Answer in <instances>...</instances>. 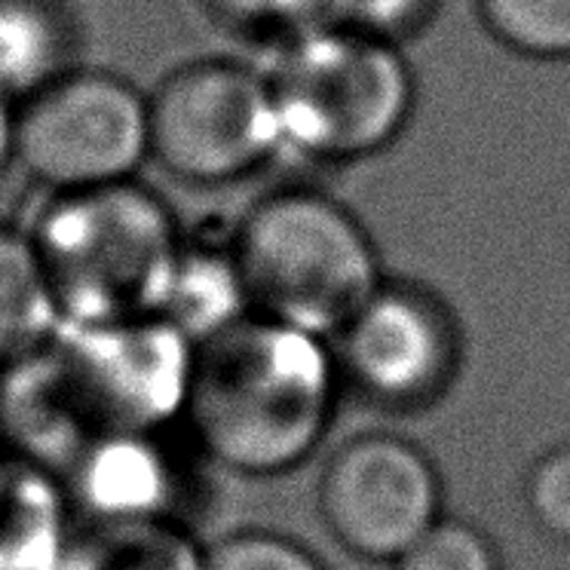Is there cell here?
Here are the masks:
<instances>
[{
    "label": "cell",
    "instance_id": "6da1fadb",
    "mask_svg": "<svg viewBox=\"0 0 570 570\" xmlns=\"http://www.w3.org/2000/svg\"><path fill=\"white\" fill-rule=\"evenodd\" d=\"M194 344L160 316L71 325L0 368V439L56 479L105 439L181 423Z\"/></svg>",
    "mask_w": 570,
    "mask_h": 570
},
{
    "label": "cell",
    "instance_id": "7a4b0ae2",
    "mask_svg": "<svg viewBox=\"0 0 570 570\" xmlns=\"http://www.w3.org/2000/svg\"><path fill=\"white\" fill-rule=\"evenodd\" d=\"M337 384L332 341L248 313L194 347L181 423L199 458L215 466L279 475L325 439Z\"/></svg>",
    "mask_w": 570,
    "mask_h": 570
},
{
    "label": "cell",
    "instance_id": "3957f363",
    "mask_svg": "<svg viewBox=\"0 0 570 570\" xmlns=\"http://www.w3.org/2000/svg\"><path fill=\"white\" fill-rule=\"evenodd\" d=\"M28 234L71 325L160 316L187 243L169 203L138 178L50 194Z\"/></svg>",
    "mask_w": 570,
    "mask_h": 570
},
{
    "label": "cell",
    "instance_id": "277c9868",
    "mask_svg": "<svg viewBox=\"0 0 570 570\" xmlns=\"http://www.w3.org/2000/svg\"><path fill=\"white\" fill-rule=\"evenodd\" d=\"M252 313L325 341L384 283L381 255L356 212L316 187H276L230 236Z\"/></svg>",
    "mask_w": 570,
    "mask_h": 570
},
{
    "label": "cell",
    "instance_id": "5b68a950",
    "mask_svg": "<svg viewBox=\"0 0 570 570\" xmlns=\"http://www.w3.org/2000/svg\"><path fill=\"white\" fill-rule=\"evenodd\" d=\"M267 77L283 145L316 163L384 154L417 108V77L402 47L332 22L285 38Z\"/></svg>",
    "mask_w": 570,
    "mask_h": 570
},
{
    "label": "cell",
    "instance_id": "8992f818",
    "mask_svg": "<svg viewBox=\"0 0 570 570\" xmlns=\"http://www.w3.org/2000/svg\"><path fill=\"white\" fill-rule=\"evenodd\" d=\"M148 105L150 160L185 185H234L285 148L271 77L239 59L178 65Z\"/></svg>",
    "mask_w": 570,
    "mask_h": 570
},
{
    "label": "cell",
    "instance_id": "52a82bcc",
    "mask_svg": "<svg viewBox=\"0 0 570 570\" xmlns=\"http://www.w3.org/2000/svg\"><path fill=\"white\" fill-rule=\"evenodd\" d=\"M150 160L148 92L75 65L16 105V163L50 194L120 185Z\"/></svg>",
    "mask_w": 570,
    "mask_h": 570
},
{
    "label": "cell",
    "instance_id": "ba28073f",
    "mask_svg": "<svg viewBox=\"0 0 570 570\" xmlns=\"http://www.w3.org/2000/svg\"><path fill=\"white\" fill-rule=\"evenodd\" d=\"M341 377L372 402L414 409L435 399L458 365V325L433 292L381 283L335 337Z\"/></svg>",
    "mask_w": 570,
    "mask_h": 570
},
{
    "label": "cell",
    "instance_id": "9c48e42d",
    "mask_svg": "<svg viewBox=\"0 0 570 570\" xmlns=\"http://www.w3.org/2000/svg\"><path fill=\"white\" fill-rule=\"evenodd\" d=\"M320 503L337 540L374 561H396L442 519L433 463L393 435L341 448L323 475Z\"/></svg>",
    "mask_w": 570,
    "mask_h": 570
},
{
    "label": "cell",
    "instance_id": "30bf717a",
    "mask_svg": "<svg viewBox=\"0 0 570 570\" xmlns=\"http://www.w3.org/2000/svg\"><path fill=\"white\" fill-rule=\"evenodd\" d=\"M166 433L105 439L59 475L65 497L87 521H169L185 524V472L166 448Z\"/></svg>",
    "mask_w": 570,
    "mask_h": 570
},
{
    "label": "cell",
    "instance_id": "8fae6325",
    "mask_svg": "<svg viewBox=\"0 0 570 570\" xmlns=\"http://www.w3.org/2000/svg\"><path fill=\"white\" fill-rule=\"evenodd\" d=\"M248 304L243 273L236 267L230 239L218 243H185L175 267L173 285L160 307V320L173 325L187 344H206L230 325L243 323Z\"/></svg>",
    "mask_w": 570,
    "mask_h": 570
},
{
    "label": "cell",
    "instance_id": "7c38bea8",
    "mask_svg": "<svg viewBox=\"0 0 570 570\" xmlns=\"http://www.w3.org/2000/svg\"><path fill=\"white\" fill-rule=\"evenodd\" d=\"M77 65V22L65 0H0V89L16 101Z\"/></svg>",
    "mask_w": 570,
    "mask_h": 570
},
{
    "label": "cell",
    "instance_id": "4fadbf2b",
    "mask_svg": "<svg viewBox=\"0 0 570 570\" xmlns=\"http://www.w3.org/2000/svg\"><path fill=\"white\" fill-rule=\"evenodd\" d=\"M206 546L187 524L83 521L65 540L52 570H203Z\"/></svg>",
    "mask_w": 570,
    "mask_h": 570
},
{
    "label": "cell",
    "instance_id": "5bb4252c",
    "mask_svg": "<svg viewBox=\"0 0 570 570\" xmlns=\"http://www.w3.org/2000/svg\"><path fill=\"white\" fill-rule=\"evenodd\" d=\"M62 325L28 227L0 222V368L40 350Z\"/></svg>",
    "mask_w": 570,
    "mask_h": 570
},
{
    "label": "cell",
    "instance_id": "9a60e30c",
    "mask_svg": "<svg viewBox=\"0 0 570 570\" xmlns=\"http://www.w3.org/2000/svg\"><path fill=\"white\" fill-rule=\"evenodd\" d=\"M484 35L521 59L570 62V0H472Z\"/></svg>",
    "mask_w": 570,
    "mask_h": 570
},
{
    "label": "cell",
    "instance_id": "2e32d148",
    "mask_svg": "<svg viewBox=\"0 0 570 570\" xmlns=\"http://www.w3.org/2000/svg\"><path fill=\"white\" fill-rule=\"evenodd\" d=\"M445 0H325L323 22L405 43L433 26Z\"/></svg>",
    "mask_w": 570,
    "mask_h": 570
},
{
    "label": "cell",
    "instance_id": "e0dca14e",
    "mask_svg": "<svg viewBox=\"0 0 570 570\" xmlns=\"http://www.w3.org/2000/svg\"><path fill=\"white\" fill-rule=\"evenodd\" d=\"M393 564L396 570H500L491 540L451 519L435 521Z\"/></svg>",
    "mask_w": 570,
    "mask_h": 570
},
{
    "label": "cell",
    "instance_id": "ac0fdd59",
    "mask_svg": "<svg viewBox=\"0 0 570 570\" xmlns=\"http://www.w3.org/2000/svg\"><path fill=\"white\" fill-rule=\"evenodd\" d=\"M203 570H325L295 540L271 531H239L206 546Z\"/></svg>",
    "mask_w": 570,
    "mask_h": 570
},
{
    "label": "cell",
    "instance_id": "d6986e66",
    "mask_svg": "<svg viewBox=\"0 0 570 570\" xmlns=\"http://www.w3.org/2000/svg\"><path fill=\"white\" fill-rule=\"evenodd\" d=\"M222 26L248 35H298L323 22L325 0H199Z\"/></svg>",
    "mask_w": 570,
    "mask_h": 570
},
{
    "label": "cell",
    "instance_id": "ffe728a7",
    "mask_svg": "<svg viewBox=\"0 0 570 570\" xmlns=\"http://www.w3.org/2000/svg\"><path fill=\"white\" fill-rule=\"evenodd\" d=\"M528 509L558 543H570V448L546 454L528 475Z\"/></svg>",
    "mask_w": 570,
    "mask_h": 570
},
{
    "label": "cell",
    "instance_id": "44dd1931",
    "mask_svg": "<svg viewBox=\"0 0 570 570\" xmlns=\"http://www.w3.org/2000/svg\"><path fill=\"white\" fill-rule=\"evenodd\" d=\"M16 105L19 101L0 89V178L16 163Z\"/></svg>",
    "mask_w": 570,
    "mask_h": 570
}]
</instances>
